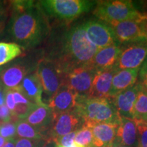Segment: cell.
<instances>
[{"label": "cell", "mask_w": 147, "mask_h": 147, "mask_svg": "<svg viewBox=\"0 0 147 147\" xmlns=\"http://www.w3.org/2000/svg\"><path fill=\"white\" fill-rule=\"evenodd\" d=\"M139 21L136 20H129L110 25L113 27L119 45H123L143 37Z\"/></svg>", "instance_id": "20"}, {"label": "cell", "mask_w": 147, "mask_h": 147, "mask_svg": "<svg viewBox=\"0 0 147 147\" xmlns=\"http://www.w3.org/2000/svg\"><path fill=\"white\" fill-rule=\"evenodd\" d=\"M15 143H16V139L12 138L8 140L5 144L3 145V147H15Z\"/></svg>", "instance_id": "37"}, {"label": "cell", "mask_w": 147, "mask_h": 147, "mask_svg": "<svg viewBox=\"0 0 147 147\" xmlns=\"http://www.w3.org/2000/svg\"><path fill=\"white\" fill-rule=\"evenodd\" d=\"M113 144L127 147H138L136 122L134 119L121 118L117 128Z\"/></svg>", "instance_id": "18"}, {"label": "cell", "mask_w": 147, "mask_h": 147, "mask_svg": "<svg viewBox=\"0 0 147 147\" xmlns=\"http://www.w3.org/2000/svg\"><path fill=\"white\" fill-rule=\"evenodd\" d=\"M0 72H1V67H0ZM3 87L2 84H1V76H0V88Z\"/></svg>", "instance_id": "41"}, {"label": "cell", "mask_w": 147, "mask_h": 147, "mask_svg": "<svg viewBox=\"0 0 147 147\" xmlns=\"http://www.w3.org/2000/svg\"><path fill=\"white\" fill-rule=\"evenodd\" d=\"M89 39L97 49L119 45L114 30L109 24L101 20L91 19L82 23Z\"/></svg>", "instance_id": "10"}, {"label": "cell", "mask_w": 147, "mask_h": 147, "mask_svg": "<svg viewBox=\"0 0 147 147\" xmlns=\"http://www.w3.org/2000/svg\"><path fill=\"white\" fill-rule=\"evenodd\" d=\"M74 142L82 147H95L93 144V136L91 129L84 125L77 131Z\"/></svg>", "instance_id": "25"}, {"label": "cell", "mask_w": 147, "mask_h": 147, "mask_svg": "<svg viewBox=\"0 0 147 147\" xmlns=\"http://www.w3.org/2000/svg\"><path fill=\"white\" fill-rule=\"evenodd\" d=\"M140 85V83L137 81L133 87L109 98L121 118L134 119V104Z\"/></svg>", "instance_id": "12"}, {"label": "cell", "mask_w": 147, "mask_h": 147, "mask_svg": "<svg viewBox=\"0 0 147 147\" xmlns=\"http://www.w3.org/2000/svg\"><path fill=\"white\" fill-rule=\"evenodd\" d=\"M77 131H73L71 133L66 134L63 136L58 138L57 139L54 140L57 145H60L63 147H71L74 142L75 136Z\"/></svg>", "instance_id": "30"}, {"label": "cell", "mask_w": 147, "mask_h": 147, "mask_svg": "<svg viewBox=\"0 0 147 147\" xmlns=\"http://www.w3.org/2000/svg\"><path fill=\"white\" fill-rule=\"evenodd\" d=\"M139 23L142 36L147 38V15L144 14L143 18L139 21Z\"/></svg>", "instance_id": "34"}, {"label": "cell", "mask_w": 147, "mask_h": 147, "mask_svg": "<svg viewBox=\"0 0 147 147\" xmlns=\"http://www.w3.org/2000/svg\"><path fill=\"white\" fill-rule=\"evenodd\" d=\"M84 125V120L75 107L69 111L55 115L49 138L53 140L73 131H77Z\"/></svg>", "instance_id": "11"}, {"label": "cell", "mask_w": 147, "mask_h": 147, "mask_svg": "<svg viewBox=\"0 0 147 147\" xmlns=\"http://www.w3.org/2000/svg\"><path fill=\"white\" fill-rule=\"evenodd\" d=\"M5 90L4 89V88H0V106L5 104Z\"/></svg>", "instance_id": "36"}, {"label": "cell", "mask_w": 147, "mask_h": 147, "mask_svg": "<svg viewBox=\"0 0 147 147\" xmlns=\"http://www.w3.org/2000/svg\"><path fill=\"white\" fill-rule=\"evenodd\" d=\"M117 69L116 67H113L97 71L93 80L88 98H108L113 76Z\"/></svg>", "instance_id": "15"}, {"label": "cell", "mask_w": 147, "mask_h": 147, "mask_svg": "<svg viewBox=\"0 0 147 147\" xmlns=\"http://www.w3.org/2000/svg\"><path fill=\"white\" fill-rule=\"evenodd\" d=\"M134 120L147 122V91L142 84L134 104Z\"/></svg>", "instance_id": "23"}, {"label": "cell", "mask_w": 147, "mask_h": 147, "mask_svg": "<svg viewBox=\"0 0 147 147\" xmlns=\"http://www.w3.org/2000/svg\"><path fill=\"white\" fill-rule=\"evenodd\" d=\"M11 1H0V32L4 28L10 12Z\"/></svg>", "instance_id": "28"}, {"label": "cell", "mask_w": 147, "mask_h": 147, "mask_svg": "<svg viewBox=\"0 0 147 147\" xmlns=\"http://www.w3.org/2000/svg\"><path fill=\"white\" fill-rule=\"evenodd\" d=\"M138 81L147 91V56L139 69Z\"/></svg>", "instance_id": "31"}, {"label": "cell", "mask_w": 147, "mask_h": 147, "mask_svg": "<svg viewBox=\"0 0 147 147\" xmlns=\"http://www.w3.org/2000/svg\"><path fill=\"white\" fill-rule=\"evenodd\" d=\"M6 140L0 136V147H3V145L5 144V143L6 142Z\"/></svg>", "instance_id": "38"}, {"label": "cell", "mask_w": 147, "mask_h": 147, "mask_svg": "<svg viewBox=\"0 0 147 147\" xmlns=\"http://www.w3.org/2000/svg\"><path fill=\"white\" fill-rule=\"evenodd\" d=\"M51 29L37 1H11L6 30L12 42L23 51L33 50L46 42Z\"/></svg>", "instance_id": "2"}, {"label": "cell", "mask_w": 147, "mask_h": 147, "mask_svg": "<svg viewBox=\"0 0 147 147\" xmlns=\"http://www.w3.org/2000/svg\"><path fill=\"white\" fill-rule=\"evenodd\" d=\"M97 1L93 0H41L38 5L49 20L53 18L59 25H68L84 13L93 10Z\"/></svg>", "instance_id": "3"}, {"label": "cell", "mask_w": 147, "mask_h": 147, "mask_svg": "<svg viewBox=\"0 0 147 147\" xmlns=\"http://www.w3.org/2000/svg\"><path fill=\"white\" fill-rule=\"evenodd\" d=\"M48 139L31 140L16 138L15 147H41Z\"/></svg>", "instance_id": "29"}, {"label": "cell", "mask_w": 147, "mask_h": 147, "mask_svg": "<svg viewBox=\"0 0 147 147\" xmlns=\"http://www.w3.org/2000/svg\"><path fill=\"white\" fill-rule=\"evenodd\" d=\"M121 51L120 45H111L99 49L93 57L90 65L97 71L116 67Z\"/></svg>", "instance_id": "17"}, {"label": "cell", "mask_w": 147, "mask_h": 147, "mask_svg": "<svg viewBox=\"0 0 147 147\" xmlns=\"http://www.w3.org/2000/svg\"><path fill=\"white\" fill-rule=\"evenodd\" d=\"M36 72L42 86V102L46 105L63 84L64 73L58 64L44 57L38 61Z\"/></svg>", "instance_id": "6"}, {"label": "cell", "mask_w": 147, "mask_h": 147, "mask_svg": "<svg viewBox=\"0 0 147 147\" xmlns=\"http://www.w3.org/2000/svg\"><path fill=\"white\" fill-rule=\"evenodd\" d=\"M87 127L91 129L95 147H108L113 144L118 125L110 123H94Z\"/></svg>", "instance_id": "21"}, {"label": "cell", "mask_w": 147, "mask_h": 147, "mask_svg": "<svg viewBox=\"0 0 147 147\" xmlns=\"http://www.w3.org/2000/svg\"><path fill=\"white\" fill-rule=\"evenodd\" d=\"M16 138L48 139L40 130L29 125L24 120L19 121L16 124Z\"/></svg>", "instance_id": "24"}, {"label": "cell", "mask_w": 147, "mask_h": 147, "mask_svg": "<svg viewBox=\"0 0 147 147\" xmlns=\"http://www.w3.org/2000/svg\"><path fill=\"white\" fill-rule=\"evenodd\" d=\"M96 72L90 65L77 67L65 74L63 84L72 90L78 98H88Z\"/></svg>", "instance_id": "9"}, {"label": "cell", "mask_w": 147, "mask_h": 147, "mask_svg": "<svg viewBox=\"0 0 147 147\" xmlns=\"http://www.w3.org/2000/svg\"><path fill=\"white\" fill-rule=\"evenodd\" d=\"M78 96L72 90L63 84L55 93L47 106L53 110L55 115L65 113L76 106Z\"/></svg>", "instance_id": "13"}, {"label": "cell", "mask_w": 147, "mask_h": 147, "mask_svg": "<svg viewBox=\"0 0 147 147\" xmlns=\"http://www.w3.org/2000/svg\"><path fill=\"white\" fill-rule=\"evenodd\" d=\"M11 115L12 113L5 104L0 106V121L3 123L8 122L10 120Z\"/></svg>", "instance_id": "32"}, {"label": "cell", "mask_w": 147, "mask_h": 147, "mask_svg": "<svg viewBox=\"0 0 147 147\" xmlns=\"http://www.w3.org/2000/svg\"><path fill=\"white\" fill-rule=\"evenodd\" d=\"M138 147H147V122L136 121Z\"/></svg>", "instance_id": "26"}, {"label": "cell", "mask_w": 147, "mask_h": 147, "mask_svg": "<svg viewBox=\"0 0 147 147\" xmlns=\"http://www.w3.org/2000/svg\"><path fill=\"white\" fill-rule=\"evenodd\" d=\"M93 14L110 25L129 20L140 21L144 16L136 9L133 1L129 0L97 1Z\"/></svg>", "instance_id": "5"}, {"label": "cell", "mask_w": 147, "mask_h": 147, "mask_svg": "<svg viewBox=\"0 0 147 147\" xmlns=\"http://www.w3.org/2000/svg\"><path fill=\"white\" fill-rule=\"evenodd\" d=\"M133 3L140 13L147 15V1H133Z\"/></svg>", "instance_id": "33"}, {"label": "cell", "mask_w": 147, "mask_h": 147, "mask_svg": "<svg viewBox=\"0 0 147 147\" xmlns=\"http://www.w3.org/2000/svg\"><path fill=\"white\" fill-rule=\"evenodd\" d=\"M139 69H117L113 78L108 98L113 97L121 92L133 87L138 81Z\"/></svg>", "instance_id": "19"}, {"label": "cell", "mask_w": 147, "mask_h": 147, "mask_svg": "<svg viewBox=\"0 0 147 147\" xmlns=\"http://www.w3.org/2000/svg\"><path fill=\"white\" fill-rule=\"evenodd\" d=\"M57 147H63V146H60V145H57ZM71 147H82V146H80V145L78 144H77V143H76L75 142H74L73 145H72V146H71Z\"/></svg>", "instance_id": "39"}, {"label": "cell", "mask_w": 147, "mask_h": 147, "mask_svg": "<svg viewBox=\"0 0 147 147\" xmlns=\"http://www.w3.org/2000/svg\"><path fill=\"white\" fill-rule=\"evenodd\" d=\"M38 61L32 63L30 60L24 57L21 60L14 61L13 63L1 67L0 76L4 89L17 88L27 74L36 71Z\"/></svg>", "instance_id": "8"}, {"label": "cell", "mask_w": 147, "mask_h": 147, "mask_svg": "<svg viewBox=\"0 0 147 147\" xmlns=\"http://www.w3.org/2000/svg\"><path fill=\"white\" fill-rule=\"evenodd\" d=\"M98 50L90 41L82 24L59 25L51 29L42 56L57 63L65 74L90 65Z\"/></svg>", "instance_id": "1"}, {"label": "cell", "mask_w": 147, "mask_h": 147, "mask_svg": "<svg viewBox=\"0 0 147 147\" xmlns=\"http://www.w3.org/2000/svg\"><path fill=\"white\" fill-rule=\"evenodd\" d=\"M41 147H57V144L55 141L52 138H49L47 140L45 144Z\"/></svg>", "instance_id": "35"}, {"label": "cell", "mask_w": 147, "mask_h": 147, "mask_svg": "<svg viewBox=\"0 0 147 147\" xmlns=\"http://www.w3.org/2000/svg\"><path fill=\"white\" fill-rule=\"evenodd\" d=\"M108 147H127V146H119V145H115V144H113V145H111V146H108Z\"/></svg>", "instance_id": "40"}, {"label": "cell", "mask_w": 147, "mask_h": 147, "mask_svg": "<svg viewBox=\"0 0 147 147\" xmlns=\"http://www.w3.org/2000/svg\"><path fill=\"white\" fill-rule=\"evenodd\" d=\"M0 136L6 140L12 138L16 139V124L10 121L3 123L0 126Z\"/></svg>", "instance_id": "27"}, {"label": "cell", "mask_w": 147, "mask_h": 147, "mask_svg": "<svg viewBox=\"0 0 147 147\" xmlns=\"http://www.w3.org/2000/svg\"><path fill=\"white\" fill-rule=\"evenodd\" d=\"M84 125L110 123L119 125L121 117L109 98H78L76 106Z\"/></svg>", "instance_id": "4"}, {"label": "cell", "mask_w": 147, "mask_h": 147, "mask_svg": "<svg viewBox=\"0 0 147 147\" xmlns=\"http://www.w3.org/2000/svg\"><path fill=\"white\" fill-rule=\"evenodd\" d=\"M55 115L47 105L37 106L24 121L40 130L48 139L54 121Z\"/></svg>", "instance_id": "14"}, {"label": "cell", "mask_w": 147, "mask_h": 147, "mask_svg": "<svg viewBox=\"0 0 147 147\" xmlns=\"http://www.w3.org/2000/svg\"><path fill=\"white\" fill-rule=\"evenodd\" d=\"M22 48L13 42H0V67L23 55Z\"/></svg>", "instance_id": "22"}, {"label": "cell", "mask_w": 147, "mask_h": 147, "mask_svg": "<svg viewBox=\"0 0 147 147\" xmlns=\"http://www.w3.org/2000/svg\"><path fill=\"white\" fill-rule=\"evenodd\" d=\"M16 89L32 104L38 106L45 105L42 102V86L36 69L27 74Z\"/></svg>", "instance_id": "16"}, {"label": "cell", "mask_w": 147, "mask_h": 147, "mask_svg": "<svg viewBox=\"0 0 147 147\" xmlns=\"http://www.w3.org/2000/svg\"><path fill=\"white\" fill-rule=\"evenodd\" d=\"M121 51L116 67L118 69H140L147 56V38H140L121 45Z\"/></svg>", "instance_id": "7"}]
</instances>
